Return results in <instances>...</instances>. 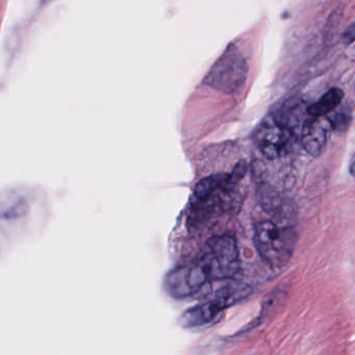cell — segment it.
<instances>
[{"label":"cell","mask_w":355,"mask_h":355,"mask_svg":"<svg viewBox=\"0 0 355 355\" xmlns=\"http://www.w3.org/2000/svg\"><path fill=\"white\" fill-rule=\"evenodd\" d=\"M343 40L347 44H351L354 40V24H351L349 28L345 31L344 35H343Z\"/></svg>","instance_id":"8fae6325"},{"label":"cell","mask_w":355,"mask_h":355,"mask_svg":"<svg viewBox=\"0 0 355 355\" xmlns=\"http://www.w3.org/2000/svg\"><path fill=\"white\" fill-rule=\"evenodd\" d=\"M353 168H354V165H353V159H352V161H351V164H350V173H351V175H353Z\"/></svg>","instance_id":"7c38bea8"},{"label":"cell","mask_w":355,"mask_h":355,"mask_svg":"<svg viewBox=\"0 0 355 355\" xmlns=\"http://www.w3.org/2000/svg\"><path fill=\"white\" fill-rule=\"evenodd\" d=\"M344 92L340 89L332 88L325 93L317 103L307 109V114L311 118H323L329 115L342 103Z\"/></svg>","instance_id":"9c48e42d"},{"label":"cell","mask_w":355,"mask_h":355,"mask_svg":"<svg viewBox=\"0 0 355 355\" xmlns=\"http://www.w3.org/2000/svg\"><path fill=\"white\" fill-rule=\"evenodd\" d=\"M329 122L325 117L311 118L304 123L301 135V144L311 157H319L325 150L329 139Z\"/></svg>","instance_id":"ba28073f"},{"label":"cell","mask_w":355,"mask_h":355,"mask_svg":"<svg viewBox=\"0 0 355 355\" xmlns=\"http://www.w3.org/2000/svg\"><path fill=\"white\" fill-rule=\"evenodd\" d=\"M248 74L246 59L234 45H230L205 78V84L223 93L236 92Z\"/></svg>","instance_id":"5b68a950"},{"label":"cell","mask_w":355,"mask_h":355,"mask_svg":"<svg viewBox=\"0 0 355 355\" xmlns=\"http://www.w3.org/2000/svg\"><path fill=\"white\" fill-rule=\"evenodd\" d=\"M294 132L288 123L276 115H269L257 126L255 145L263 157L279 159L290 153L294 144Z\"/></svg>","instance_id":"8992f818"},{"label":"cell","mask_w":355,"mask_h":355,"mask_svg":"<svg viewBox=\"0 0 355 355\" xmlns=\"http://www.w3.org/2000/svg\"><path fill=\"white\" fill-rule=\"evenodd\" d=\"M329 122L331 130H336L338 132H344L348 130L352 120L351 115V109L348 105H343L340 107H336L334 112L325 117Z\"/></svg>","instance_id":"30bf717a"},{"label":"cell","mask_w":355,"mask_h":355,"mask_svg":"<svg viewBox=\"0 0 355 355\" xmlns=\"http://www.w3.org/2000/svg\"><path fill=\"white\" fill-rule=\"evenodd\" d=\"M296 242L294 226L273 220H263L255 225L254 244L257 252L266 263L273 267H282L288 263Z\"/></svg>","instance_id":"7a4b0ae2"},{"label":"cell","mask_w":355,"mask_h":355,"mask_svg":"<svg viewBox=\"0 0 355 355\" xmlns=\"http://www.w3.org/2000/svg\"><path fill=\"white\" fill-rule=\"evenodd\" d=\"M199 265L209 280L232 279L240 270V251L230 234L216 236L205 243Z\"/></svg>","instance_id":"3957f363"},{"label":"cell","mask_w":355,"mask_h":355,"mask_svg":"<svg viewBox=\"0 0 355 355\" xmlns=\"http://www.w3.org/2000/svg\"><path fill=\"white\" fill-rule=\"evenodd\" d=\"M242 173H220L203 178L194 189V194L189 205L188 221L193 227H200L205 223L228 211L232 207V193Z\"/></svg>","instance_id":"6da1fadb"},{"label":"cell","mask_w":355,"mask_h":355,"mask_svg":"<svg viewBox=\"0 0 355 355\" xmlns=\"http://www.w3.org/2000/svg\"><path fill=\"white\" fill-rule=\"evenodd\" d=\"M251 290L242 282H230L218 290L211 300L187 309L180 318L182 327L193 328L205 325L217 318L224 309L248 297Z\"/></svg>","instance_id":"277c9868"},{"label":"cell","mask_w":355,"mask_h":355,"mask_svg":"<svg viewBox=\"0 0 355 355\" xmlns=\"http://www.w3.org/2000/svg\"><path fill=\"white\" fill-rule=\"evenodd\" d=\"M209 282L198 261L178 268L168 274L165 279L167 292L175 298L193 296Z\"/></svg>","instance_id":"52a82bcc"}]
</instances>
